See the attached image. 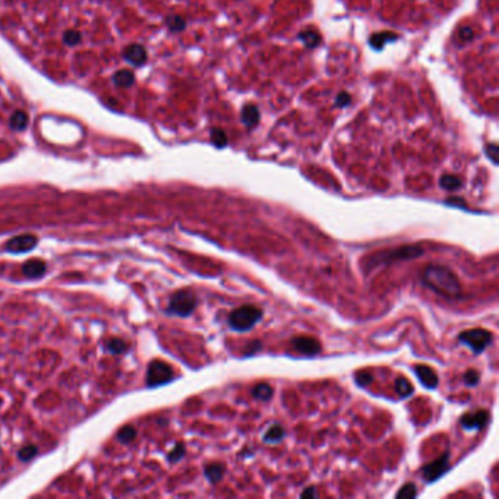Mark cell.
I'll use <instances>...</instances> for the list:
<instances>
[{
  "instance_id": "cell-11",
  "label": "cell",
  "mask_w": 499,
  "mask_h": 499,
  "mask_svg": "<svg viewBox=\"0 0 499 499\" xmlns=\"http://www.w3.org/2000/svg\"><path fill=\"white\" fill-rule=\"evenodd\" d=\"M415 374L419 378V381L422 382V385L426 387V388L434 390L439 384V378H438L437 372L432 368L426 366V365H416L415 366Z\"/></svg>"
},
{
  "instance_id": "cell-34",
  "label": "cell",
  "mask_w": 499,
  "mask_h": 499,
  "mask_svg": "<svg viewBox=\"0 0 499 499\" xmlns=\"http://www.w3.org/2000/svg\"><path fill=\"white\" fill-rule=\"evenodd\" d=\"M485 151H486V155L491 158V161L494 164H498V154H499V148L497 144H488L485 146Z\"/></svg>"
},
{
  "instance_id": "cell-30",
  "label": "cell",
  "mask_w": 499,
  "mask_h": 499,
  "mask_svg": "<svg viewBox=\"0 0 499 499\" xmlns=\"http://www.w3.org/2000/svg\"><path fill=\"white\" fill-rule=\"evenodd\" d=\"M37 453H38V450H37L35 445H26V447L19 450L18 457H19L21 461H29V460H32L37 456Z\"/></svg>"
},
{
  "instance_id": "cell-36",
  "label": "cell",
  "mask_w": 499,
  "mask_h": 499,
  "mask_svg": "<svg viewBox=\"0 0 499 499\" xmlns=\"http://www.w3.org/2000/svg\"><path fill=\"white\" fill-rule=\"evenodd\" d=\"M262 350V343L261 341H253V343H249L248 344V350L245 352V356H252L258 352Z\"/></svg>"
},
{
  "instance_id": "cell-2",
  "label": "cell",
  "mask_w": 499,
  "mask_h": 499,
  "mask_svg": "<svg viewBox=\"0 0 499 499\" xmlns=\"http://www.w3.org/2000/svg\"><path fill=\"white\" fill-rule=\"evenodd\" d=\"M423 255V248L417 245H406V246H398L394 249H385L381 252L374 253L369 256L366 265V270L374 271L375 268H379L382 265H390L397 261H412Z\"/></svg>"
},
{
  "instance_id": "cell-38",
  "label": "cell",
  "mask_w": 499,
  "mask_h": 499,
  "mask_svg": "<svg viewBox=\"0 0 499 499\" xmlns=\"http://www.w3.org/2000/svg\"><path fill=\"white\" fill-rule=\"evenodd\" d=\"M316 497H318L316 488H308L302 492V498H316Z\"/></svg>"
},
{
  "instance_id": "cell-37",
  "label": "cell",
  "mask_w": 499,
  "mask_h": 499,
  "mask_svg": "<svg viewBox=\"0 0 499 499\" xmlns=\"http://www.w3.org/2000/svg\"><path fill=\"white\" fill-rule=\"evenodd\" d=\"M473 37H475V32H473V29L470 26H466V28L460 29V38L463 41H472Z\"/></svg>"
},
{
  "instance_id": "cell-32",
  "label": "cell",
  "mask_w": 499,
  "mask_h": 499,
  "mask_svg": "<svg viewBox=\"0 0 499 499\" xmlns=\"http://www.w3.org/2000/svg\"><path fill=\"white\" fill-rule=\"evenodd\" d=\"M183 457H185V445H183V444H177V445L170 451V454L167 456V460H168L170 463H177V461H180Z\"/></svg>"
},
{
  "instance_id": "cell-10",
  "label": "cell",
  "mask_w": 499,
  "mask_h": 499,
  "mask_svg": "<svg viewBox=\"0 0 499 499\" xmlns=\"http://www.w3.org/2000/svg\"><path fill=\"white\" fill-rule=\"evenodd\" d=\"M488 423V413L485 410H478L473 413H466L461 417V426L467 431L483 429Z\"/></svg>"
},
{
  "instance_id": "cell-20",
  "label": "cell",
  "mask_w": 499,
  "mask_h": 499,
  "mask_svg": "<svg viewBox=\"0 0 499 499\" xmlns=\"http://www.w3.org/2000/svg\"><path fill=\"white\" fill-rule=\"evenodd\" d=\"M272 394H274L272 387H271L270 384H265V382L255 385L253 390H252V397L256 398V400H259V401H268V400H271Z\"/></svg>"
},
{
  "instance_id": "cell-13",
  "label": "cell",
  "mask_w": 499,
  "mask_h": 499,
  "mask_svg": "<svg viewBox=\"0 0 499 499\" xmlns=\"http://www.w3.org/2000/svg\"><path fill=\"white\" fill-rule=\"evenodd\" d=\"M240 119H242V123H243L248 129H252V127H255V126L259 123L261 111H259V108H258L255 104H246V105L242 108Z\"/></svg>"
},
{
  "instance_id": "cell-5",
  "label": "cell",
  "mask_w": 499,
  "mask_h": 499,
  "mask_svg": "<svg viewBox=\"0 0 499 499\" xmlns=\"http://www.w3.org/2000/svg\"><path fill=\"white\" fill-rule=\"evenodd\" d=\"M492 340H494V334L488 330H483V328L467 330V331L460 333V335H458V341L466 344L476 354L483 353L486 350V347L492 343Z\"/></svg>"
},
{
  "instance_id": "cell-16",
  "label": "cell",
  "mask_w": 499,
  "mask_h": 499,
  "mask_svg": "<svg viewBox=\"0 0 499 499\" xmlns=\"http://www.w3.org/2000/svg\"><path fill=\"white\" fill-rule=\"evenodd\" d=\"M299 40L308 47V48H315L316 45L321 44V35L318 31H315L313 28H308L299 32Z\"/></svg>"
},
{
  "instance_id": "cell-4",
  "label": "cell",
  "mask_w": 499,
  "mask_h": 499,
  "mask_svg": "<svg viewBox=\"0 0 499 499\" xmlns=\"http://www.w3.org/2000/svg\"><path fill=\"white\" fill-rule=\"evenodd\" d=\"M196 305H198V300H196L195 293L189 289H183V290L176 291L171 296L167 312L171 315H177V316H189L195 311Z\"/></svg>"
},
{
  "instance_id": "cell-12",
  "label": "cell",
  "mask_w": 499,
  "mask_h": 499,
  "mask_svg": "<svg viewBox=\"0 0 499 499\" xmlns=\"http://www.w3.org/2000/svg\"><path fill=\"white\" fill-rule=\"evenodd\" d=\"M123 57L127 63H130L133 66H142L148 59V53L141 44H130L125 50Z\"/></svg>"
},
{
  "instance_id": "cell-19",
  "label": "cell",
  "mask_w": 499,
  "mask_h": 499,
  "mask_svg": "<svg viewBox=\"0 0 499 499\" xmlns=\"http://www.w3.org/2000/svg\"><path fill=\"white\" fill-rule=\"evenodd\" d=\"M284 437H286V432H284L283 426L281 425H272L267 431V434L264 435V442H267V444H278V442H281L284 439Z\"/></svg>"
},
{
  "instance_id": "cell-33",
  "label": "cell",
  "mask_w": 499,
  "mask_h": 499,
  "mask_svg": "<svg viewBox=\"0 0 499 499\" xmlns=\"http://www.w3.org/2000/svg\"><path fill=\"white\" fill-rule=\"evenodd\" d=\"M480 381V374L479 371L476 369H469L466 374H464V384L469 385V387H476Z\"/></svg>"
},
{
  "instance_id": "cell-17",
  "label": "cell",
  "mask_w": 499,
  "mask_h": 499,
  "mask_svg": "<svg viewBox=\"0 0 499 499\" xmlns=\"http://www.w3.org/2000/svg\"><path fill=\"white\" fill-rule=\"evenodd\" d=\"M204 473H205V478H207L208 482L218 483L223 479L224 473H226V467L221 463H211V464H208L205 467Z\"/></svg>"
},
{
  "instance_id": "cell-31",
  "label": "cell",
  "mask_w": 499,
  "mask_h": 499,
  "mask_svg": "<svg viewBox=\"0 0 499 499\" xmlns=\"http://www.w3.org/2000/svg\"><path fill=\"white\" fill-rule=\"evenodd\" d=\"M354 381L359 387H368L374 382V375L371 372H366V371H362L359 374L354 375Z\"/></svg>"
},
{
  "instance_id": "cell-3",
  "label": "cell",
  "mask_w": 499,
  "mask_h": 499,
  "mask_svg": "<svg viewBox=\"0 0 499 499\" xmlns=\"http://www.w3.org/2000/svg\"><path fill=\"white\" fill-rule=\"evenodd\" d=\"M262 319V311L252 305H245L234 309L229 316V325L237 333H246L252 330Z\"/></svg>"
},
{
  "instance_id": "cell-6",
  "label": "cell",
  "mask_w": 499,
  "mask_h": 499,
  "mask_svg": "<svg viewBox=\"0 0 499 499\" xmlns=\"http://www.w3.org/2000/svg\"><path fill=\"white\" fill-rule=\"evenodd\" d=\"M174 378V372L170 365L163 360H154L148 366L146 372V385L148 387H160L170 382Z\"/></svg>"
},
{
  "instance_id": "cell-15",
  "label": "cell",
  "mask_w": 499,
  "mask_h": 499,
  "mask_svg": "<svg viewBox=\"0 0 499 499\" xmlns=\"http://www.w3.org/2000/svg\"><path fill=\"white\" fill-rule=\"evenodd\" d=\"M398 40V35L394 32H376L369 38V44L372 45L374 50H382L388 42H393Z\"/></svg>"
},
{
  "instance_id": "cell-9",
  "label": "cell",
  "mask_w": 499,
  "mask_h": 499,
  "mask_svg": "<svg viewBox=\"0 0 499 499\" xmlns=\"http://www.w3.org/2000/svg\"><path fill=\"white\" fill-rule=\"evenodd\" d=\"M37 242H38L37 237L32 234H21V236L10 239L6 243V250L10 253H16V255L25 253V252L32 250L37 246Z\"/></svg>"
},
{
  "instance_id": "cell-27",
  "label": "cell",
  "mask_w": 499,
  "mask_h": 499,
  "mask_svg": "<svg viewBox=\"0 0 499 499\" xmlns=\"http://www.w3.org/2000/svg\"><path fill=\"white\" fill-rule=\"evenodd\" d=\"M135 437H136V429H135L133 426H130V425L123 426V428L120 429V432L117 434V439H119L122 444H129V442H132V441L135 439Z\"/></svg>"
},
{
  "instance_id": "cell-28",
  "label": "cell",
  "mask_w": 499,
  "mask_h": 499,
  "mask_svg": "<svg viewBox=\"0 0 499 499\" xmlns=\"http://www.w3.org/2000/svg\"><path fill=\"white\" fill-rule=\"evenodd\" d=\"M211 141H212V144H214L215 146L224 148V146L227 145V135H226V132H224L223 129L214 127V129L211 130Z\"/></svg>"
},
{
  "instance_id": "cell-23",
  "label": "cell",
  "mask_w": 499,
  "mask_h": 499,
  "mask_svg": "<svg viewBox=\"0 0 499 499\" xmlns=\"http://www.w3.org/2000/svg\"><path fill=\"white\" fill-rule=\"evenodd\" d=\"M413 385H412V382L409 381V379H406V378H398L397 381H395V391H397V394L401 397V398H406V397H410L412 394H413Z\"/></svg>"
},
{
  "instance_id": "cell-25",
  "label": "cell",
  "mask_w": 499,
  "mask_h": 499,
  "mask_svg": "<svg viewBox=\"0 0 499 499\" xmlns=\"http://www.w3.org/2000/svg\"><path fill=\"white\" fill-rule=\"evenodd\" d=\"M166 25L170 31L173 32H180L186 28V21L180 16V15H171L167 18Z\"/></svg>"
},
{
  "instance_id": "cell-18",
  "label": "cell",
  "mask_w": 499,
  "mask_h": 499,
  "mask_svg": "<svg viewBox=\"0 0 499 499\" xmlns=\"http://www.w3.org/2000/svg\"><path fill=\"white\" fill-rule=\"evenodd\" d=\"M113 82H114L117 86H120V88H127V86H130V85L135 82V75H133V72L129 70V69H122V70H119V72L114 73Z\"/></svg>"
},
{
  "instance_id": "cell-7",
  "label": "cell",
  "mask_w": 499,
  "mask_h": 499,
  "mask_svg": "<svg viewBox=\"0 0 499 499\" xmlns=\"http://www.w3.org/2000/svg\"><path fill=\"white\" fill-rule=\"evenodd\" d=\"M448 470H450V454L445 453L444 456H441L435 461L426 464L422 469V476H423L426 483H434V482L439 480Z\"/></svg>"
},
{
  "instance_id": "cell-24",
  "label": "cell",
  "mask_w": 499,
  "mask_h": 499,
  "mask_svg": "<svg viewBox=\"0 0 499 499\" xmlns=\"http://www.w3.org/2000/svg\"><path fill=\"white\" fill-rule=\"evenodd\" d=\"M62 40H63V44H66L69 47H75L82 41V34L78 29H67V31L63 32Z\"/></svg>"
},
{
  "instance_id": "cell-14",
  "label": "cell",
  "mask_w": 499,
  "mask_h": 499,
  "mask_svg": "<svg viewBox=\"0 0 499 499\" xmlns=\"http://www.w3.org/2000/svg\"><path fill=\"white\" fill-rule=\"evenodd\" d=\"M45 270H47L45 262L41 261V259H29L23 264V268H22L23 274L29 278H38V277L44 275Z\"/></svg>"
},
{
  "instance_id": "cell-22",
  "label": "cell",
  "mask_w": 499,
  "mask_h": 499,
  "mask_svg": "<svg viewBox=\"0 0 499 499\" xmlns=\"http://www.w3.org/2000/svg\"><path fill=\"white\" fill-rule=\"evenodd\" d=\"M9 125H10V127L15 129V130H23V129L28 126V116H26V113H23V111H21V110L15 111V113L12 114V117H10Z\"/></svg>"
},
{
  "instance_id": "cell-1",
  "label": "cell",
  "mask_w": 499,
  "mask_h": 499,
  "mask_svg": "<svg viewBox=\"0 0 499 499\" xmlns=\"http://www.w3.org/2000/svg\"><path fill=\"white\" fill-rule=\"evenodd\" d=\"M422 281L428 289L447 299H458L463 294L458 277L445 265H428L422 274Z\"/></svg>"
},
{
  "instance_id": "cell-26",
  "label": "cell",
  "mask_w": 499,
  "mask_h": 499,
  "mask_svg": "<svg viewBox=\"0 0 499 499\" xmlns=\"http://www.w3.org/2000/svg\"><path fill=\"white\" fill-rule=\"evenodd\" d=\"M105 347H107V352L111 353V354H122V353H125L127 350V344L123 340H120V338L108 340Z\"/></svg>"
},
{
  "instance_id": "cell-39",
  "label": "cell",
  "mask_w": 499,
  "mask_h": 499,
  "mask_svg": "<svg viewBox=\"0 0 499 499\" xmlns=\"http://www.w3.org/2000/svg\"><path fill=\"white\" fill-rule=\"evenodd\" d=\"M447 204H451V205H458L460 208H466V202L460 198H450L447 199Z\"/></svg>"
},
{
  "instance_id": "cell-29",
  "label": "cell",
  "mask_w": 499,
  "mask_h": 499,
  "mask_svg": "<svg viewBox=\"0 0 499 499\" xmlns=\"http://www.w3.org/2000/svg\"><path fill=\"white\" fill-rule=\"evenodd\" d=\"M417 495V489L415 486V483H407L404 485L398 492H397V498L398 499H412Z\"/></svg>"
},
{
  "instance_id": "cell-21",
  "label": "cell",
  "mask_w": 499,
  "mask_h": 499,
  "mask_svg": "<svg viewBox=\"0 0 499 499\" xmlns=\"http://www.w3.org/2000/svg\"><path fill=\"white\" fill-rule=\"evenodd\" d=\"M439 185L442 189L445 190H457L463 186V180L457 176H453V174H445L441 177L439 180Z\"/></svg>"
},
{
  "instance_id": "cell-35",
  "label": "cell",
  "mask_w": 499,
  "mask_h": 499,
  "mask_svg": "<svg viewBox=\"0 0 499 499\" xmlns=\"http://www.w3.org/2000/svg\"><path fill=\"white\" fill-rule=\"evenodd\" d=\"M352 104V95L349 94V92H340L338 95H337V100H335V105L337 107H340V108H343V107H347V105H350Z\"/></svg>"
},
{
  "instance_id": "cell-8",
  "label": "cell",
  "mask_w": 499,
  "mask_h": 499,
  "mask_svg": "<svg viewBox=\"0 0 499 499\" xmlns=\"http://www.w3.org/2000/svg\"><path fill=\"white\" fill-rule=\"evenodd\" d=\"M291 346L296 352H299L303 356H316L322 350V346L316 338L306 337V335H299V337L293 338Z\"/></svg>"
}]
</instances>
